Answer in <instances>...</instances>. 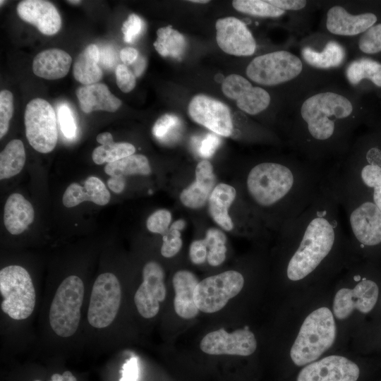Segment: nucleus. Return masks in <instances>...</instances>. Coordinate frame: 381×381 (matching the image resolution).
Returning a JSON list of instances; mask_svg holds the SVG:
<instances>
[{"label": "nucleus", "instance_id": "nucleus-1", "mask_svg": "<svg viewBox=\"0 0 381 381\" xmlns=\"http://www.w3.org/2000/svg\"><path fill=\"white\" fill-rule=\"evenodd\" d=\"M291 123V145L304 158L320 160L344 152L356 105L349 95L324 89L307 96Z\"/></svg>", "mask_w": 381, "mask_h": 381}, {"label": "nucleus", "instance_id": "nucleus-2", "mask_svg": "<svg viewBox=\"0 0 381 381\" xmlns=\"http://www.w3.org/2000/svg\"><path fill=\"white\" fill-rule=\"evenodd\" d=\"M320 165L292 157L285 162H262L253 166L246 178L252 200L262 208L279 207L286 225L313 202L325 182ZM285 225V226H286Z\"/></svg>", "mask_w": 381, "mask_h": 381}, {"label": "nucleus", "instance_id": "nucleus-3", "mask_svg": "<svg viewBox=\"0 0 381 381\" xmlns=\"http://www.w3.org/2000/svg\"><path fill=\"white\" fill-rule=\"evenodd\" d=\"M336 324L331 310L322 307L304 320L291 346L290 356L297 366L306 365L318 359L334 344Z\"/></svg>", "mask_w": 381, "mask_h": 381}, {"label": "nucleus", "instance_id": "nucleus-4", "mask_svg": "<svg viewBox=\"0 0 381 381\" xmlns=\"http://www.w3.org/2000/svg\"><path fill=\"white\" fill-rule=\"evenodd\" d=\"M327 183L344 213L347 231L356 241L361 247L380 244L381 211L375 204L371 200H361L351 193Z\"/></svg>", "mask_w": 381, "mask_h": 381}, {"label": "nucleus", "instance_id": "nucleus-5", "mask_svg": "<svg viewBox=\"0 0 381 381\" xmlns=\"http://www.w3.org/2000/svg\"><path fill=\"white\" fill-rule=\"evenodd\" d=\"M2 311L11 318L21 320L33 312L36 301L35 287L28 272L20 265H8L0 271Z\"/></svg>", "mask_w": 381, "mask_h": 381}, {"label": "nucleus", "instance_id": "nucleus-6", "mask_svg": "<svg viewBox=\"0 0 381 381\" xmlns=\"http://www.w3.org/2000/svg\"><path fill=\"white\" fill-rule=\"evenodd\" d=\"M83 296L84 284L76 275L68 276L59 286L49 313L51 327L58 336L68 337L76 332Z\"/></svg>", "mask_w": 381, "mask_h": 381}, {"label": "nucleus", "instance_id": "nucleus-7", "mask_svg": "<svg viewBox=\"0 0 381 381\" xmlns=\"http://www.w3.org/2000/svg\"><path fill=\"white\" fill-rule=\"evenodd\" d=\"M304 64L289 51H275L255 57L248 65L246 73L257 84L275 86L298 78L303 72Z\"/></svg>", "mask_w": 381, "mask_h": 381}, {"label": "nucleus", "instance_id": "nucleus-8", "mask_svg": "<svg viewBox=\"0 0 381 381\" xmlns=\"http://www.w3.org/2000/svg\"><path fill=\"white\" fill-rule=\"evenodd\" d=\"M25 135L37 152H52L57 143L56 118L52 106L45 99L35 98L26 106L24 114Z\"/></svg>", "mask_w": 381, "mask_h": 381}, {"label": "nucleus", "instance_id": "nucleus-9", "mask_svg": "<svg viewBox=\"0 0 381 381\" xmlns=\"http://www.w3.org/2000/svg\"><path fill=\"white\" fill-rule=\"evenodd\" d=\"M243 285V275L235 270H228L208 277L199 282L195 288V304L201 312H217L241 292Z\"/></svg>", "mask_w": 381, "mask_h": 381}, {"label": "nucleus", "instance_id": "nucleus-10", "mask_svg": "<svg viewBox=\"0 0 381 381\" xmlns=\"http://www.w3.org/2000/svg\"><path fill=\"white\" fill-rule=\"evenodd\" d=\"M121 301V289L115 274L105 272L99 274L93 284L87 320L95 328L108 327L115 319Z\"/></svg>", "mask_w": 381, "mask_h": 381}, {"label": "nucleus", "instance_id": "nucleus-11", "mask_svg": "<svg viewBox=\"0 0 381 381\" xmlns=\"http://www.w3.org/2000/svg\"><path fill=\"white\" fill-rule=\"evenodd\" d=\"M366 163L357 164L349 157L341 166L332 170L337 177L372 190L371 200L381 211V150L376 147L368 149L365 156Z\"/></svg>", "mask_w": 381, "mask_h": 381}, {"label": "nucleus", "instance_id": "nucleus-12", "mask_svg": "<svg viewBox=\"0 0 381 381\" xmlns=\"http://www.w3.org/2000/svg\"><path fill=\"white\" fill-rule=\"evenodd\" d=\"M190 118L217 135L229 137L233 132L229 108L223 102L203 94L194 96L188 106Z\"/></svg>", "mask_w": 381, "mask_h": 381}, {"label": "nucleus", "instance_id": "nucleus-13", "mask_svg": "<svg viewBox=\"0 0 381 381\" xmlns=\"http://www.w3.org/2000/svg\"><path fill=\"white\" fill-rule=\"evenodd\" d=\"M200 348L210 355L248 356L255 352L257 341L247 327L231 333L221 328L207 334L202 339Z\"/></svg>", "mask_w": 381, "mask_h": 381}, {"label": "nucleus", "instance_id": "nucleus-14", "mask_svg": "<svg viewBox=\"0 0 381 381\" xmlns=\"http://www.w3.org/2000/svg\"><path fill=\"white\" fill-rule=\"evenodd\" d=\"M164 279V272L159 263L150 261L145 265L143 281L134 296L137 310L143 318H152L159 313V303L167 294Z\"/></svg>", "mask_w": 381, "mask_h": 381}, {"label": "nucleus", "instance_id": "nucleus-15", "mask_svg": "<svg viewBox=\"0 0 381 381\" xmlns=\"http://www.w3.org/2000/svg\"><path fill=\"white\" fill-rule=\"evenodd\" d=\"M222 91L226 97L235 100L241 110L250 115L263 111L271 101L267 90L253 86L248 80L238 74H231L222 80Z\"/></svg>", "mask_w": 381, "mask_h": 381}, {"label": "nucleus", "instance_id": "nucleus-16", "mask_svg": "<svg viewBox=\"0 0 381 381\" xmlns=\"http://www.w3.org/2000/svg\"><path fill=\"white\" fill-rule=\"evenodd\" d=\"M378 293L377 284L365 278H361L353 289H340L333 301L334 316L339 320L346 319L355 309L362 313H369L376 304Z\"/></svg>", "mask_w": 381, "mask_h": 381}, {"label": "nucleus", "instance_id": "nucleus-17", "mask_svg": "<svg viewBox=\"0 0 381 381\" xmlns=\"http://www.w3.org/2000/svg\"><path fill=\"white\" fill-rule=\"evenodd\" d=\"M360 369L346 357L332 355L306 365L296 381H357Z\"/></svg>", "mask_w": 381, "mask_h": 381}, {"label": "nucleus", "instance_id": "nucleus-18", "mask_svg": "<svg viewBox=\"0 0 381 381\" xmlns=\"http://www.w3.org/2000/svg\"><path fill=\"white\" fill-rule=\"evenodd\" d=\"M216 40L226 54L248 56L256 49L255 40L246 25L235 17L219 18L215 24Z\"/></svg>", "mask_w": 381, "mask_h": 381}, {"label": "nucleus", "instance_id": "nucleus-19", "mask_svg": "<svg viewBox=\"0 0 381 381\" xmlns=\"http://www.w3.org/2000/svg\"><path fill=\"white\" fill-rule=\"evenodd\" d=\"M377 21V17L373 13L353 14L344 7L335 5L327 12L325 26L332 35L352 37L363 34Z\"/></svg>", "mask_w": 381, "mask_h": 381}, {"label": "nucleus", "instance_id": "nucleus-20", "mask_svg": "<svg viewBox=\"0 0 381 381\" xmlns=\"http://www.w3.org/2000/svg\"><path fill=\"white\" fill-rule=\"evenodd\" d=\"M17 12L25 22L35 26L46 35L57 33L61 27V19L56 8L44 0H24L18 3Z\"/></svg>", "mask_w": 381, "mask_h": 381}, {"label": "nucleus", "instance_id": "nucleus-21", "mask_svg": "<svg viewBox=\"0 0 381 381\" xmlns=\"http://www.w3.org/2000/svg\"><path fill=\"white\" fill-rule=\"evenodd\" d=\"M195 172V181L184 188L179 196L181 203L192 209L203 207L216 186L213 167L209 161L200 162Z\"/></svg>", "mask_w": 381, "mask_h": 381}, {"label": "nucleus", "instance_id": "nucleus-22", "mask_svg": "<svg viewBox=\"0 0 381 381\" xmlns=\"http://www.w3.org/2000/svg\"><path fill=\"white\" fill-rule=\"evenodd\" d=\"M198 283L196 276L188 270H179L173 277L172 284L175 291L174 308L176 314L183 319H192L200 311L194 298Z\"/></svg>", "mask_w": 381, "mask_h": 381}, {"label": "nucleus", "instance_id": "nucleus-23", "mask_svg": "<svg viewBox=\"0 0 381 381\" xmlns=\"http://www.w3.org/2000/svg\"><path fill=\"white\" fill-rule=\"evenodd\" d=\"M110 193L103 181L97 177L89 176L84 186L71 183L65 190L62 202L65 207H73L84 201H91L99 205H107Z\"/></svg>", "mask_w": 381, "mask_h": 381}, {"label": "nucleus", "instance_id": "nucleus-24", "mask_svg": "<svg viewBox=\"0 0 381 381\" xmlns=\"http://www.w3.org/2000/svg\"><path fill=\"white\" fill-rule=\"evenodd\" d=\"M76 96L81 109L86 114L99 110L114 112L121 105V101L104 83L80 86L76 90Z\"/></svg>", "mask_w": 381, "mask_h": 381}, {"label": "nucleus", "instance_id": "nucleus-25", "mask_svg": "<svg viewBox=\"0 0 381 381\" xmlns=\"http://www.w3.org/2000/svg\"><path fill=\"white\" fill-rule=\"evenodd\" d=\"M72 58L65 51L49 49L37 54L32 61V71L35 75L56 80L66 76L70 69Z\"/></svg>", "mask_w": 381, "mask_h": 381}, {"label": "nucleus", "instance_id": "nucleus-26", "mask_svg": "<svg viewBox=\"0 0 381 381\" xmlns=\"http://www.w3.org/2000/svg\"><path fill=\"white\" fill-rule=\"evenodd\" d=\"M35 212L31 203L20 193H13L4 206V222L9 233H23L34 220Z\"/></svg>", "mask_w": 381, "mask_h": 381}, {"label": "nucleus", "instance_id": "nucleus-27", "mask_svg": "<svg viewBox=\"0 0 381 381\" xmlns=\"http://www.w3.org/2000/svg\"><path fill=\"white\" fill-rule=\"evenodd\" d=\"M236 196V189L226 183H220L213 189L208 199V209L213 220L223 229L231 231L233 222L229 214V208Z\"/></svg>", "mask_w": 381, "mask_h": 381}, {"label": "nucleus", "instance_id": "nucleus-28", "mask_svg": "<svg viewBox=\"0 0 381 381\" xmlns=\"http://www.w3.org/2000/svg\"><path fill=\"white\" fill-rule=\"evenodd\" d=\"M303 62L318 69H329L344 63L346 52L341 44L334 40L327 42L321 50L304 46L301 50Z\"/></svg>", "mask_w": 381, "mask_h": 381}, {"label": "nucleus", "instance_id": "nucleus-29", "mask_svg": "<svg viewBox=\"0 0 381 381\" xmlns=\"http://www.w3.org/2000/svg\"><path fill=\"white\" fill-rule=\"evenodd\" d=\"M98 47L90 44L77 56L73 67L75 79L83 85L97 83L102 78V71L99 66Z\"/></svg>", "mask_w": 381, "mask_h": 381}, {"label": "nucleus", "instance_id": "nucleus-30", "mask_svg": "<svg viewBox=\"0 0 381 381\" xmlns=\"http://www.w3.org/2000/svg\"><path fill=\"white\" fill-rule=\"evenodd\" d=\"M101 145L95 148L92 158L97 164L112 163L135 153V147L126 142H114L112 135L104 132L97 136Z\"/></svg>", "mask_w": 381, "mask_h": 381}, {"label": "nucleus", "instance_id": "nucleus-31", "mask_svg": "<svg viewBox=\"0 0 381 381\" xmlns=\"http://www.w3.org/2000/svg\"><path fill=\"white\" fill-rule=\"evenodd\" d=\"M349 83L357 86L363 80L381 87V63L370 58H361L350 62L345 71Z\"/></svg>", "mask_w": 381, "mask_h": 381}, {"label": "nucleus", "instance_id": "nucleus-32", "mask_svg": "<svg viewBox=\"0 0 381 381\" xmlns=\"http://www.w3.org/2000/svg\"><path fill=\"white\" fill-rule=\"evenodd\" d=\"M157 35L153 45L159 55L181 59L186 46L184 36L171 25L159 28Z\"/></svg>", "mask_w": 381, "mask_h": 381}, {"label": "nucleus", "instance_id": "nucleus-33", "mask_svg": "<svg viewBox=\"0 0 381 381\" xmlns=\"http://www.w3.org/2000/svg\"><path fill=\"white\" fill-rule=\"evenodd\" d=\"M25 159L23 142L18 139L11 140L0 154V179H9L19 174Z\"/></svg>", "mask_w": 381, "mask_h": 381}, {"label": "nucleus", "instance_id": "nucleus-34", "mask_svg": "<svg viewBox=\"0 0 381 381\" xmlns=\"http://www.w3.org/2000/svg\"><path fill=\"white\" fill-rule=\"evenodd\" d=\"M104 171L110 176L126 179L133 175L146 176L151 173L148 159L143 155L133 154L112 163H108Z\"/></svg>", "mask_w": 381, "mask_h": 381}, {"label": "nucleus", "instance_id": "nucleus-35", "mask_svg": "<svg viewBox=\"0 0 381 381\" xmlns=\"http://www.w3.org/2000/svg\"><path fill=\"white\" fill-rule=\"evenodd\" d=\"M232 6L238 12L262 18H278L286 13L271 4L268 0H234Z\"/></svg>", "mask_w": 381, "mask_h": 381}, {"label": "nucleus", "instance_id": "nucleus-36", "mask_svg": "<svg viewBox=\"0 0 381 381\" xmlns=\"http://www.w3.org/2000/svg\"><path fill=\"white\" fill-rule=\"evenodd\" d=\"M207 251V260L212 266L221 265L226 258V242L225 234L219 229L211 228L207 230L205 238L203 239Z\"/></svg>", "mask_w": 381, "mask_h": 381}, {"label": "nucleus", "instance_id": "nucleus-37", "mask_svg": "<svg viewBox=\"0 0 381 381\" xmlns=\"http://www.w3.org/2000/svg\"><path fill=\"white\" fill-rule=\"evenodd\" d=\"M181 129L179 118L172 114L161 116L152 127V134L160 142L173 143L179 138Z\"/></svg>", "mask_w": 381, "mask_h": 381}, {"label": "nucleus", "instance_id": "nucleus-38", "mask_svg": "<svg viewBox=\"0 0 381 381\" xmlns=\"http://www.w3.org/2000/svg\"><path fill=\"white\" fill-rule=\"evenodd\" d=\"M184 228L183 222L175 221L162 236L161 254L165 258H171L176 255L182 247L180 231Z\"/></svg>", "mask_w": 381, "mask_h": 381}, {"label": "nucleus", "instance_id": "nucleus-39", "mask_svg": "<svg viewBox=\"0 0 381 381\" xmlns=\"http://www.w3.org/2000/svg\"><path fill=\"white\" fill-rule=\"evenodd\" d=\"M358 46L364 54H375L381 52V23L375 24L361 34Z\"/></svg>", "mask_w": 381, "mask_h": 381}, {"label": "nucleus", "instance_id": "nucleus-40", "mask_svg": "<svg viewBox=\"0 0 381 381\" xmlns=\"http://www.w3.org/2000/svg\"><path fill=\"white\" fill-rule=\"evenodd\" d=\"M13 114V94L9 90H3L0 92V138H2L8 132Z\"/></svg>", "mask_w": 381, "mask_h": 381}, {"label": "nucleus", "instance_id": "nucleus-41", "mask_svg": "<svg viewBox=\"0 0 381 381\" xmlns=\"http://www.w3.org/2000/svg\"><path fill=\"white\" fill-rule=\"evenodd\" d=\"M171 221V212L162 209L155 211L148 217L146 225L150 231L164 235L168 231Z\"/></svg>", "mask_w": 381, "mask_h": 381}, {"label": "nucleus", "instance_id": "nucleus-42", "mask_svg": "<svg viewBox=\"0 0 381 381\" xmlns=\"http://www.w3.org/2000/svg\"><path fill=\"white\" fill-rule=\"evenodd\" d=\"M59 121L61 130L68 139L75 138L77 126L73 115L66 105H61L58 111Z\"/></svg>", "mask_w": 381, "mask_h": 381}, {"label": "nucleus", "instance_id": "nucleus-43", "mask_svg": "<svg viewBox=\"0 0 381 381\" xmlns=\"http://www.w3.org/2000/svg\"><path fill=\"white\" fill-rule=\"evenodd\" d=\"M142 28L143 22L141 18L135 13L130 14L121 27L123 40L127 43H132L138 37Z\"/></svg>", "mask_w": 381, "mask_h": 381}, {"label": "nucleus", "instance_id": "nucleus-44", "mask_svg": "<svg viewBox=\"0 0 381 381\" xmlns=\"http://www.w3.org/2000/svg\"><path fill=\"white\" fill-rule=\"evenodd\" d=\"M116 82L119 89L129 92L134 89L136 80L134 73L124 64H119L115 69Z\"/></svg>", "mask_w": 381, "mask_h": 381}, {"label": "nucleus", "instance_id": "nucleus-45", "mask_svg": "<svg viewBox=\"0 0 381 381\" xmlns=\"http://www.w3.org/2000/svg\"><path fill=\"white\" fill-rule=\"evenodd\" d=\"M221 140L215 133H208L201 140L198 148V152L202 157H211L219 145Z\"/></svg>", "mask_w": 381, "mask_h": 381}, {"label": "nucleus", "instance_id": "nucleus-46", "mask_svg": "<svg viewBox=\"0 0 381 381\" xmlns=\"http://www.w3.org/2000/svg\"><path fill=\"white\" fill-rule=\"evenodd\" d=\"M207 248L203 239L193 241L189 248V257L191 262L196 265L204 263L207 257Z\"/></svg>", "mask_w": 381, "mask_h": 381}, {"label": "nucleus", "instance_id": "nucleus-47", "mask_svg": "<svg viewBox=\"0 0 381 381\" xmlns=\"http://www.w3.org/2000/svg\"><path fill=\"white\" fill-rule=\"evenodd\" d=\"M268 1L284 11L302 10L307 5V1L303 0H268Z\"/></svg>", "mask_w": 381, "mask_h": 381}, {"label": "nucleus", "instance_id": "nucleus-48", "mask_svg": "<svg viewBox=\"0 0 381 381\" xmlns=\"http://www.w3.org/2000/svg\"><path fill=\"white\" fill-rule=\"evenodd\" d=\"M138 367L137 359L131 358L123 366L122 377L120 381H137Z\"/></svg>", "mask_w": 381, "mask_h": 381}, {"label": "nucleus", "instance_id": "nucleus-49", "mask_svg": "<svg viewBox=\"0 0 381 381\" xmlns=\"http://www.w3.org/2000/svg\"><path fill=\"white\" fill-rule=\"evenodd\" d=\"M99 52V62L102 65L107 68H110L113 67L116 61V56L114 49L111 47H104Z\"/></svg>", "mask_w": 381, "mask_h": 381}, {"label": "nucleus", "instance_id": "nucleus-50", "mask_svg": "<svg viewBox=\"0 0 381 381\" xmlns=\"http://www.w3.org/2000/svg\"><path fill=\"white\" fill-rule=\"evenodd\" d=\"M139 56L138 51L133 47H125L119 53L121 60L127 66L132 65L138 59Z\"/></svg>", "mask_w": 381, "mask_h": 381}, {"label": "nucleus", "instance_id": "nucleus-51", "mask_svg": "<svg viewBox=\"0 0 381 381\" xmlns=\"http://www.w3.org/2000/svg\"><path fill=\"white\" fill-rule=\"evenodd\" d=\"M107 185L110 190L116 193H121L126 186V179L116 177V176H110L107 181Z\"/></svg>", "mask_w": 381, "mask_h": 381}, {"label": "nucleus", "instance_id": "nucleus-52", "mask_svg": "<svg viewBox=\"0 0 381 381\" xmlns=\"http://www.w3.org/2000/svg\"><path fill=\"white\" fill-rule=\"evenodd\" d=\"M49 381H77V380L71 372L64 371L62 374H53Z\"/></svg>", "mask_w": 381, "mask_h": 381}, {"label": "nucleus", "instance_id": "nucleus-53", "mask_svg": "<svg viewBox=\"0 0 381 381\" xmlns=\"http://www.w3.org/2000/svg\"><path fill=\"white\" fill-rule=\"evenodd\" d=\"M132 65H133L135 76L139 77L145 70L146 66L145 59L143 56H139L138 59Z\"/></svg>", "mask_w": 381, "mask_h": 381}, {"label": "nucleus", "instance_id": "nucleus-54", "mask_svg": "<svg viewBox=\"0 0 381 381\" xmlns=\"http://www.w3.org/2000/svg\"><path fill=\"white\" fill-rule=\"evenodd\" d=\"M189 1L192 2V3H197V4H207L210 1H207V0H190Z\"/></svg>", "mask_w": 381, "mask_h": 381}, {"label": "nucleus", "instance_id": "nucleus-55", "mask_svg": "<svg viewBox=\"0 0 381 381\" xmlns=\"http://www.w3.org/2000/svg\"><path fill=\"white\" fill-rule=\"evenodd\" d=\"M68 2L75 4L80 3V1H73V0H71V1H68Z\"/></svg>", "mask_w": 381, "mask_h": 381}, {"label": "nucleus", "instance_id": "nucleus-56", "mask_svg": "<svg viewBox=\"0 0 381 381\" xmlns=\"http://www.w3.org/2000/svg\"><path fill=\"white\" fill-rule=\"evenodd\" d=\"M34 381H41V380H34Z\"/></svg>", "mask_w": 381, "mask_h": 381}]
</instances>
